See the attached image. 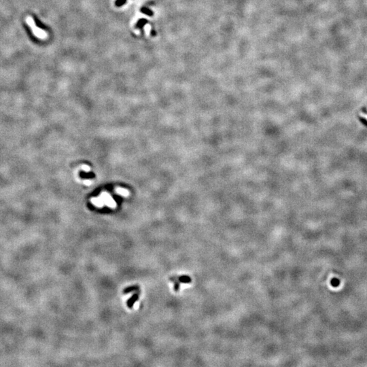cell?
<instances>
[{
    "mask_svg": "<svg viewBox=\"0 0 367 367\" xmlns=\"http://www.w3.org/2000/svg\"><path fill=\"white\" fill-rule=\"evenodd\" d=\"M26 22L27 25L31 28L32 31H33L35 36L41 39L46 38L47 36V33L43 29H39V27H37L36 22H34V20L31 16H27L26 19Z\"/></svg>",
    "mask_w": 367,
    "mask_h": 367,
    "instance_id": "6da1fadb",
    "label": "cell"
},
{
    "mask_svg": "<svg viewBox=\"0 0 367 367\" xmlns=\"http://www.w3.org/2000/svg\"><path fill=\"white\" fill-rule=\"evenodd\" d=\"M172 281H175V290H176V291H178L180 284L191 283V279L188 276H182L179 277V278H172Z\"/></svg>",
    "mask_w": 367,
    "mask_h": 367,
    "instance_id": "7a4b0ae2",
    "label": "cell"
},
{
    "mask_svg": "<svg viewBox=\"0 0 367 367\" xmlns=\"http://www.w3.org/2000/svg\"><path fill=\"white\" fill-rule=\"evenodd\" d=\"M100 197L103 200L104 204L107 205L109 208H115L116 207V202L114 201L112 197L108 193H103L101 194Z\"/></svg>",
    "mask_w": 367,
    "mask_h": 367,
    "instance_id": "3957f363",
    "label": "cell"
},
{
    "mask_svg": "<svg viewBox=\"0 0 367 367\" xmlns=\"http://www.w3.org/2000/svg\"><path fill=\"white\" fill-rule=\"evenodd\" d=\"M116 192L118 194H119L120 195L123 196V197H128L129 195V192L127 191V190L124 189V188H116Z\"/></svg>",
    "mask_w": 367,
    "mask_h": 367,
    "instance_id": "277c9868",
    "label": "cell"
},
{
    "mask_svg": "<svg viewBox=\"0 0 367 367\" xmlns=\"http://www.w3.org/2000/svg\"><path fill=\"white\" fill-rule=\"evenodd\" d=\"M147 22H148V21H147V20L144 19H141L137 22V24L135 25V28L142 29H143V27L146 25V24L147 23Z\"/></svg>",
    "mask_w": 367,
    "mask_h": 367,
    "instance_id": "5b68a950",
    "label": "cell"
},
{
    "mask_svg": "<svg viewBox=\"0 0 367 367\" xmlns=\"http://www.w3.org/2000/svg\"><path fill=\"white\" fill-rule=\"evenodd\" d=\"M141 12L145 14L148 15V16H152V15H153V12H152L150 10L147 8V7H142L141 9Z\"/></svg>",
    "mask_w": 367,
    "mask_h": 367,
    "instance_id": "8992f818",
    "label": "cell"
},
{
    "mask_svg": "<svg viewBox=\"0 0 367 367\" xmlns=\"http://www.w3.org/2000/svg\"><path fill=\"white\" fill-rule=\"evenodd\" d=\"M126 2H127V0H116L115 2V5L117 7H121L125 4Z\"/></svg>",
    "mask_w": 367,
    "mask_h": 367,
    "instance_id": "52a82bcc",
    "label": "cell"
},
{
    "mask_svg": "<svg viewBox=\"0 0 367 367\" xmlns=\"http://www.w3.org/2000/svg\"><path fill=\"white\" fill-rule=\"evenodd\" d=\"M82 168L84 171H86V172H89L91 171V167L88 165H82Z\"/></svg>",
    "mask_w": 367,
    "mask_h": 367,
    "instance_id": "ba28073f",
    "label": "cell"
},
{
    "mask_svg": "<svg viewBox=\"0 0 367 367\" xmlns=\"http://www.w3.org/2000/svg\"><path fill=\"white\" fill-rule=\"evenodd\" d=\"M84 184H86V185H90V184H91V182L90 180H85L84 182Z\"/></svg>",
    "mask_w": 367,
    "mask_h": 367,
    "instance_id": "9c48e42d",
    "label": "cell"
}]
</instances>
